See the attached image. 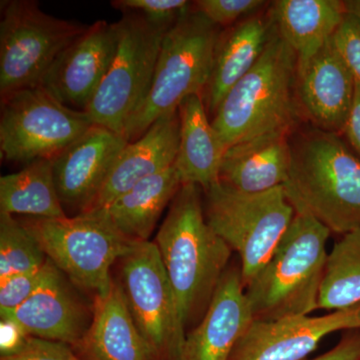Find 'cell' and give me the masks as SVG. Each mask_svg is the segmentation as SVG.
<instances>
[{
	"instance_id": "28",
	"label": "cell",
	"mask_w": 360,
	"mask_h": 360,
	"mask_svg": "<svg viewBox=\"0 0 360 360\" xmlns=\"http://www.w3.org/2000/svg\"><path fill=\"white\" fill-rule=\"evenodd\" d=\"M58 267L47 258L39 269L21 272L0 281V314L18 309L51 276Z\"/></svg>"
},
{
	"instance_id": "21",
	"label": "cell",
	"mask_w": 360,
	"mask_h": 360,
	"mask_svg": "<svg viewBox=\"0 0 360 360\" xmlns=\"http://www.w3.org/2000/svg\"><path fill=\"white\" fill-rule=\"evenodd\" d=\"M41 340L78 345L84 330V312L68 290L58 269L18 309L0 314Z\"/></svg>"
},
{
	"instance_id": "11",
	"label": "cell",
	"mask_w": 360,
	"mask_h": 360,
	"mask_svg": "<svg viewBox=\"0 0 360 360\" xmlns=\"http://www.w3.org/2000/svg\"><path fill=\"white\" fill-rule=\"evenodd\" d=\"M122 290L155 360H179L186 333L180 326L172 284L155 241L135 243L122 259Z\"/></svg>"
},
{
	"instance_id": "35",
	"label": "cell",
	"mask_w": 360,
	"mask_h": 360,
	"mask_svg": "<svg viewBox=\"0 0 360 360\" xmlns=\"http://www.w3.org/2000/svg\"><path fill=\"white\" fill-rule=\"evenodd\" d=\"M342 134L347 137L348 146H350L355 155L360 158V82H355L354 104L347 124Z\"/></svg>"
},
{
	"instance_id": "15",
	"label": "cell",
	"mask_w": 360,
	"mask_h": 360,
	"mask_svg": "<svg viewBox=\"0 0 360 360\" xmlns=\"http://www.w3.org/2000/svg\"><path fill=\"white\" fill-rule=\"evenodd\" d=\"M122 134L94 124L52 160L54 180L63 205L86 212L96 200L122 149Z\"/></svg>"
},
{
	"instance_id": "3",
	"label": "cell",
	"mask_w": 360,
	"mask_h": 360,
	"mask_svg": "<svg viewBox=\"0 0 360 360\" xmlns=\"http://www.w3.org/2000/svg\"><path fill=\"white\" fill-rule=\"evenodd\" d=\"M330 233L314 217L295 212L271 257L245 288L253 321H281L319 309Z\"/></svg>"
},
{
	"instance_id": "10",
	"label": "cell",
	"mask_w": 360,
	"mask_h": 360,
	"mask_svg": "<svg viewBox=\"0 0 360 360\" xmlns=\"http://www.w3.org/2000/svg\"><path fill=\"white\" fill-rule=\"evenodd\" d=\"M84 110L68 108L41 86L1 99L2 158L27 163L53 160L94 125Z\"/></svg>"
},
{
	"instance_id": "13",
	"label": "cell",
	"mask_w": 360,
	"mask_h": 360,
	"mask_svg": "<svg viewBox=\"0 0 360 360\" xmlns=\"http://www.w3.org/2000/svg\"><path fill=\"white\" fill-rule=\"evenodd\" d=\"M116 47L115 23L96 21L59 56L39 86L68 108L84 110L110 70Z\"/></svg>"
},
{
	"instance_id": "14",
	"label": "cell",
	"mask_w": 360,
	"mask_h": 360,
	"mask_svg": "<svg viewBox=\"0 0 360 360\" xmlns=\"http://www.w3.org/2000/svg\"><path fill=\"white\" fill-rule=\"evenodd\" d=\"M355 78L333 39L296 68V101L316 129L342 134L354 104Z\"/></svg>"
},
{
	"instance_id": "7",
	"label": "cell",
	"mask_w": 360,
	"mask_h": 360,
	"mask_svg": "<svg viewBox=\"0 0 360 360\" xmlns=\"http://www.w3.org/2000/svg\"><path fill=\"white\" fill-rule=\"evenodd\" d=\"M46 257L72 283L103 295L113 283L110 269L134 241L122 236L98 212L63 219H20Z\"/></svg>"
},
{
	"instance_id": "16",
	"label": "cell",
	"mask_w": 360,
	"mask_h": 360,
	"mask_svg": "<svg viewBox=\"0 0 360 360\" xmlns=\"http://www.w3.org/2000/svg\"><path fill=\"white\" fill-rule=\"evenodd\" d=\"M253 321L240 264H232L205 314L186 333L179 360H229Z\"/></svg>"
},
{
	"instance_id": "29",
	"label": "cell",
	"mask_w": 360,
	"mask_h": 360,
	"mask_svg": "<svg viewBox=\"0 0 360 360\" xmlns=\"http://www.w3.org/2000/svg\"><path fill=\"white\" fill-rule=\"evenodd\" d=\"M267 2L260 0H200L194 6L217 26L236 25L257 11ZM240 21V20H239Z\"/></svg>"
},
{
	"instance_id": "33",
	"label": "cell",
	"mask_w": 360,
	"mask_h": 360,
	"mask_svg": "<svg viewBox=\"0 0 360 360\" xmlns=\"http://www.w3.org/2000/svg\"><path fill=\"white\" fill-rule=\"evenodd\" d=\"M310 360H360V328L343 331L335 347Z\"/></svg>"
},
{
	"instance_id": "31",
	"label": "cell",
	"mask_w": 360,
	"mask_h": 360,
	"mask_svg": "<svg viewBox=\"0 0 360 360\" xmlns=\"http://www.w3.org/2000/svg\"><path fill=\"white\" fill-rule=\"evenodd\" d=\"M111 4L123 13H141L160 22H172L191 6L186 0H115Z\"/></svg>"
},
{
	"instance_id": "23",
	"label": "cell",
	"mask_w": 360,
	"mask_h": 360,
	"mask_svg": "<svg viewBox=\"0 0 360 360\" xmlns=\"http://www.w3.org/2000/svg\"><path fill=\"white\" fill-rule=\"evenodd\" d=\"M172 167L142 180L112 202L96 210L125 238L134 243L148 241L161 213L181 187Z\"/></svg>"
},
{
	"instance_id": "34",
	"label": "cell",
	"mask_w": 360,
	"mask_h": 360,
	"mask_svg": "<svg viewBox=\"0 0 360 360\" xmlns=\"http://www.w3.org/2000/svg\"><path fill=\"white\" fill-rule=\"evenodd\" d=\"M25 329L20 324L8 319L0 321V352L1 356L20 352L28 338Z\"/></svg>"
},
{
	"instance_id": "26",
	"label": "cell",
	"mask_w": 360,
	"mask_h": 360,
	"mask_svg": "<svg viewBox=\"0 0 360 360\" xmlns=\"http://www.w3.org/2000/svg\"><path fill=\"white\" fill-rule=\"evenodd\" d=\"M360 303V229L345 234L328 253L319 309L338 310Z\"/></svg>"
},
{
	"instance_id": "20",
	"label": "cell",
	"mask_w": 360,
	"mask_h": 360,
	"mask_svg": "<svg viewBox=\"0 0 360 360\" xmlns=\"http://www.w3.org/2000/svg\"><path fill=\"white\" fill-rule=\"evenodd\" d=\"M85 360H155L135 323L122 284L96 295L91 324L78 342Z\"/></svg>"
},
{
	"instance_id": "5",
	"label": "cell",
	"mask_w": 360,
	"mask_h": 360,
	"mask_svg": "<svg viewBox=\"0 0 360 360\" xmlns=\"http://www.w3.org/2000/svg\"><path fill=\"white\" fill-rule=\"evenodd\" d=\"M219 27L189 6L177 16L161 42L155 75L146 98L125 124L123 135L136 141L184 99L200 94L212 75Z\"/></svg>"
},
{
	"instance_id": "17",
	"label": "cell",
	"mask_w": 360,
	"mask_h": 360,
	"mask_svg": "<svg viewBox=\"0 0 360 360\" xmlns=\"http://www.w3.org/2000/svg\"><path fill=\"white\" fill-rule=\"evenodd\" d=\"M179 146V111L161 116L122 149L101 191L84 212L103 210L142 180L172 167Z\"/></svg>"
},
{
	"instance_id": "2",
	"label": "cell",
	"mask_w": 360,
	"mask_h": 360,
	"mask_svg": "<svg viewBox=\"0 0 360 360\" xmlns=\"http://www.w3.org/2000/svg\"><path fill=\"white\" fill-rule=\"evenodd\" d=\"M283 188L295 212L314 217L331 233L360 229V158L340 134L314 127L290 137Z\"/></svg>"
},
{
	"instance_id": "30",
	"label": "cell",
	"mask_w": 360,
	"mask_h": 360,
	"mask_svg": "<svg viewBox=\"0 0 360 360\" xmlns=\"http://www.w3.org/2000/svg\"><path fill=\"white\" fill-rule=\"evenodd\" d=\"M338 53L345 61L356 82H360V18L345 13L342 22L333 37Z\"/></svg>"
},
{
	"instance_id": "32",
	"label": "cell",
	"mask_w": 360,
	"mask_h": 360,
	"mask_svg": "<svg viewBox=\"0 0 360 360\" xmlns=\"http://www.w3.org/2000/svg\"><path fill=\"white\" fill-rule=\"evenodd\" d=\"M0 360H84L68 345L58 341L28 336L25 345L16 354L1 356Z\"/></svg>"
},
{
	"instance_id": "12",
	"label": "cell",
	"mask_w": 360,
	"mask_h": 360,
	"mask_svg": "<svg viewBox=\"0 0 360 360\" xmlns=\"http://www.w3.org/2000/svg\"><path fill=\"white\" fill-rule=\"evenodd\" d=\"M360 328V303L322 316L253 321L229 360H304L326 336Z\"/></svg>"
},
{
	"instance_id": "24",
	"label": "cell",
	"mask_w": 360,
	"mask_h": 360,
	"mask_svg": "<svg viewBox=\"0 0 360 360\" xmlns=\"http://www.w3.org/2000/svg\"><path fill=\"white\" fill-rule=\"evenodd\" d=\"M271 13L279 35L302 61L333 39L347 8L338 0H278Z\"/></svg>"
},
{
	"instance_id": "6",
	"label": "cell",
	"mask_w": 360,
	"mask_h": 360,
	"mask_svg": "<svg viewBox=\"0 0 360 360\" xmlns=\"http://www.w3.org/2000/svg\"><path fill=\"white\" fill-rule=\"evenodd\" d=\"M205 193L206 220L239 255L246 288L271 257L295 217V208L283 186L248 193L217 181Z\"/></svg>"
},
{
	"instance_id": "1",
	"label": "cell",
	"mask_w": 360,
	"mask_h": 360,
	"mask_svg": "<svg viewBox=\"0 0 360 360\" xmlns=\"http://www.w3.org/2000/svg\"><path fill=\"white\" fill-rule=\"evenodd\" d=\"M180 326L198 324L229 267L231 248L206 220L201 188L182 184L155 238Z\"/></svg>"
},
{
	"instance_id": "18",
	"label": "cell",
	"mask_w": 360,
	"mask_h": 360,
	"mask_svg": "<svg viewBox=\"0 0 360 360\" xmlns=\"http://www.w3.org/2000/svg\"><path fill=\"white\" fill-rule=\"evenodd\" d=\"M288 130L238 142L224 151L219 181L241 193H264L283 186L290 167Z\"/></svg>"
},
{
	"instance_id": "36",
	"label": "cell",
	"mask_w": 360,
	"mask_h": 360,
	"mask_svg": "<svg viewBox=\"0 0 360 360\" xmlns=\"http://www.w3.org/2000/svg\"><path fill=\"white\" fill-rule=\"evenodd\" d=\"M347 13H354L360 18V0H350L345 1Z\"/></svg>"
},
{
	"instance_id": "8",
	"label": "cell",
	"mask_w": 360,
	"mask_h": 360,
	"mask_svg": "<svg viewBox=\"0 0 360 360\" xmlns=\"http://www.w3.org/2000/svg\"><path fill=\"white\" fill-rule=\"evenodd\" d=\"M174 21L160 22L127 11L115 23L117 32L115 58L84 110L94 124L123 135L127 120L148 94L161 42Z\"/></svg>"
},
{
	"instance_id": "9",
	"label": "cell",
	"mask_w": 360,
	"mask_h": 360,
	"mask_svg": "<svg viewBox=\"0 0 360 360\" xmlns=\"http://www.w3.org/2000/svg\"><path fill=\"white\" fill-rule=\"evenodd\" d=\"M89 26L60 20L34 0L1 2L0 96L39 86L56 59Z\"/></svg>"
},
{
	"instance_id": "19",
	"label": "cell",
	"mask_w": 360,
	"mask_h": 360,
	"mask_svg": "<svg viewBox=\"0 0 360 360\" xmlns=\"http://www.w3.org/2000/svg\"><path fill=\"white\" fill-rule=\"evenodd\" d=\"M276 28L270 11L269 16L253 14L219 33L205 89L210 115H214L232 87L257 65Z\"/></svg>"
},
{
	"instance_id": "22",
	"label": "cell",
	"mask_w": 360,
	"mask_h": 360,
	"mask_svg": "<svg viewBox=\"0 0 360 360\" xmlns=\"http://www.w3.org/2000/svg\"><path fill=\"white\" fill-rule=\"evenodd\" d=\"M179 146L174 167L182 184L203 191L219 181L225 149L206 115L203 96L184 99L179 106Z\"/></svg>"
},
{
	"instance_id": "4",
	"label": "cell",
	"mask_w": 360,
	"mask_h": 360,
	"mask_svg": "<svg viewBox=\"0 0 360 360\" xmlns=\"http://www.w3.org/2000/svg\"><path fill=\"white\" fill-rule=\"evenodd\" d=\"M296 68L297 56L276 28L257 65L213 115L212 124L225 150L258 135L290 131L296 116Z\"/></svg>"
},
{
	"instance_id": "25",
	"label": "cell",
	"mask_w": 360,
	"mask_h": 360,
	"mask_svg": "<svg viewBox=\"0 0 360 360\" xmlns=\"http://www.w3.org/2000/svg\"><path fill=\"white\" fill-rule=\"evenodd\" d=\"M0 212L37 219H63L65 210L54 180L52 160L27 163L0 179Z\"/></svg>"
},
{
	"instance_id": "27",
	"label": "cell",
	"mask_w": 360,
	"mask_h": 360,
	"mask_svg": "<svg viewBox=\"0 0 360 360\" xmlns=\"http://www.w3.org/2000/svg\"><path fill=\"white\" fill-rule=\"evenodd\" d=\"M47 257L20 219L0 212V281L39 269Z\"/></svg>"
}]
</instances>
